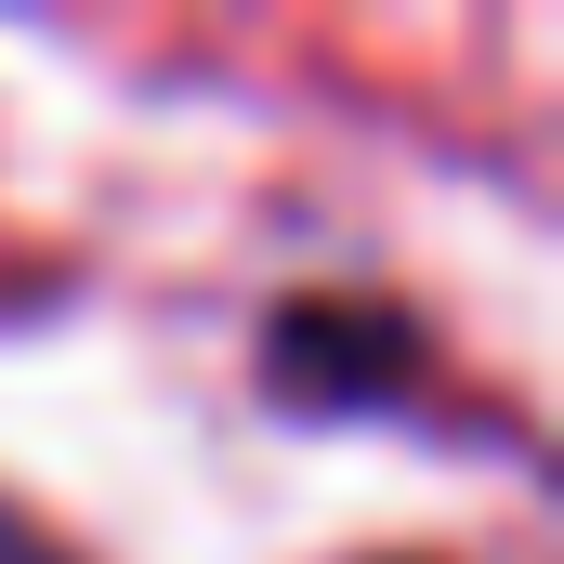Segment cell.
I'll use <instances>...</instances> for the list:
<instances>
[{
	"label": "cell",
	"instance_id": "6da1fadb",
	"mask_svg": "<svg viewBox=\"0 0 564 564\" xmlns=\"http://www.w3.org/2000/svg\"><path fill=\"white\" fill-rule=\"evenodd\" d=\"M276 381L302 408H355V394H394L408 381V328L381 302H302L276 328Z\"/></svg>",
	"mask_w": 564,
	"mask_h": 564
}]
</instances>
